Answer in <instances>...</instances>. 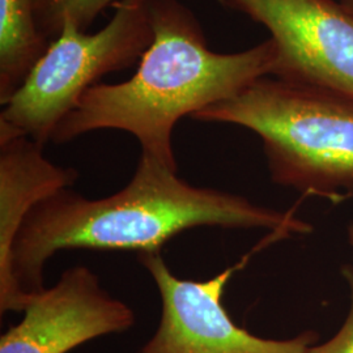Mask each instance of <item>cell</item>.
Listing matches in <instances>:
<instances>
[{
  "mask_svg": "<svg viewBox=\"0 0 353 353\" xmlns=\"http://www.w3.org/2000/svg\"><path fill=\"white\" fill-rule=\"evenodd\" d=\"M199 227L261 228L280 237L312 232L310 224L290 212L223 190L194 186L141 152L131 181L110 196L89 199L65 188L38 202L13 243L12 276L32 296L46 288L43 270L57 252H160L176 234Z\"/></svg>",
  "mask_w": 353,
  "mask_h": 353,
  "instance_id": "6da1fadb",
  "label": "cell"
},
{
  "mask_svg": "<svg viewBox=\"0 0 353 353\" xmlns=\"http://www.w3.org/2000/svg\"><path fill=\"white\" fill-rule=\"evenodd\" d=\"M153 39L137 72L123 83H99L57 127L52 140L64 144L99 130L134 135L141 152L176 170L173 131L179 119L240 94L258 79L274 75L275 42L249 50H210L195 14L178 0H150Z\"/></svg>",
  "mask_w": 353,
  "mask_h": 353,
  "instance_id": "7a4b0ae2",
  "label": "cell"
},
{
  "mask_svg": "<svg viewBox=\"0 0 353 353\" xmlns=\"http://www.w3.org/2000/svg\"><path fill=\"white\" fill-rule=\"evenodd\" d=\"M48 3L49 0H36V13L39 12Z\"/></svg>",
  "mask_w": 353,
  "mask_h": 353,
  "instance_id": "5bb4252c",
  "label": "cell"
},
{
  "mask_svg": "<svg viewBox=\"0 0 353 353\" xmlns=\"http://www.w3.org/2000/svg\"><path fill=\"white\" fill-rule=\"evenodd\" d=\"M255 132L271 181L306 195L353 196V100L278 77H262L240 94L191 117Z\"/></svg>",
  "mask_w": 353,
  "mask_h": 353,
  "instance_id": "3957f363",
  "label": "cell"
},
{
  "mask_svg": "<svg viewBox=\"0 0 353 353\" xmlns=\"http://www.w3.org/2000/svg\"><path fill=\"white\" fill-rule=\"evenodd\" d=\"M341 274L350 288L351 299L347 319L334 338L321 345H312L307 353H353V265H344Z\"/></svg>",
  "mask_w": 353,
  "mask_h": 353,
  "instance_id": "8fae6325",
  "label": "cell"
},
{
  "mask_svg": "<svg viewBox=\"0 0 353 353\" xmlns=\"http://www.w3.org/2000/svg\"><path fill=\"white\" fill-rule=\"evenodd\" d=\"M267 28L274 76L353 100V17L334 0H219Z\"/></svg>",
  "mask_w": 353,
  "mask_h": 353,
  "instance_id": "8992f818",
  "label": "cell"
},
{
  "mask_svg": "<svg viewBox=\"0 0 353 353\" xmlns=\"http://www.w3.org/2000/svg\"><path fill=\"white\" fill-rule=\"evenodd\" d=\"M150 0H118L112 20L97 33L65 20L0 113V137L26 135L43 145L81 96L102 76L131 67L153 39Z\"/></svg>",
  "mask_w": 353,
  "mask_h": 353,
  "instance_id": "277c9868",
  "label": "cell"
},
{
  "mask_svg": "<svg viewBox=\"0 0 353 353\" xmlns=\"http://www.w3.org/2000/svg\"><path fill=\"white\" fill-rule=\"evenodd\" d=\"M347 234H348V243H350V246H351V249H352L353 258V221L350 224V227H348V232H347Z\"/></svg>",
  "mask_w": 353,
  "mask_h": 353,
  "instance_id": "4fadbf2b",
  "label": "cell"
},
{
  "mask_svg": "<svg viewBox=\"0 0 353 353\" xmlns=\"http://www.w3.org/2000/svg\"><path fill=\"white\" fill-rule=\"evenodd\" d=\"M135 312L102 287L85 265L32 296L24 316L0 338V353H67L108 334L134 327Z\"/></svg>",
  "mask_w": 353,
  "mask_h": 353,
  "instance_id": "52a82bcc",
  "label": "cell"
},
{
  "mask_svg": "<svg viewBox=\"0 0 353 353\" xmlns=\"http://www.w3.org/2000/svg\"><path fill=\"white\" fill-rule=\"evenodd\" d=\"M37 24L36 0H0V103L24 83L49 48Z\"/></svg>",
  "mask_w": 353,
  "mask_h": 353,
  "instance_id": "9c48e42d",
  "label": "cell"
},
{
  "mask_svg": "<svg viewBox=\"0 0 353 353\" xmlns=\"http://www.w3.org/2000/svg\"><path fill=\"white\" fill-rule=\"evenodd\" d=\"M74 168L52 164L43 145L26 135L0 137V313L24 312L32 296L12 276V248L32 208L58 190L72 188Z\"/></svg>",
  "mask_w": 353,
  "mask_h": 353,
  "instance_id": "ba28073f",
  "label": "cell"
},
{
  "mask_svg": "<svg viewBox=\"0 0 353 353\" xmlns=\"http://www.w3.org/2000/svg\"><path fill=\"white\" fill-rule=\"evenodd\" d=\"M118 0H49L37 13L38 29L50 43L58 37L65 20L75 23L80 30H87L96 17Z\"/></svg>",
  "mask_w": 353,
  "mask_h": 353,
  "instance_id": "30bf717a",
  "label": "cell"
},
{
  "mask_svg": "<svg viewBox=\"0 0 353 353\" xmlns=\"http://www.w3.org/2000/svg\"><path fill=\"white\" fill-rule=\"evenodd\" d=\"M138 261L161 300L159 327L138 353H307L318 339L313 331L288 341L263 339L236 325L221 299L242 265L198 281L176 278L160 252H140Z\"/></svg>",
  "mask_w": 353,
  "mask_h": 353,
  "instance_id": "5b68a950",
  "label": "cell"
},
{
  "mask_svg": "<svg viewBox=\"0 0 353 353\" xmlns=\"http://www.w3.org/2000/svg\"><path fill=\"white\" fill-rule=\"evenodd\" d=\"M341 4L343 8L353 17V0H341Z\"/></svg>",
  "mask_w": 353,
  "mask_h": 353,
  "instance_id": "7c38bea8",
  "label": "cell"
}]
</instances>
